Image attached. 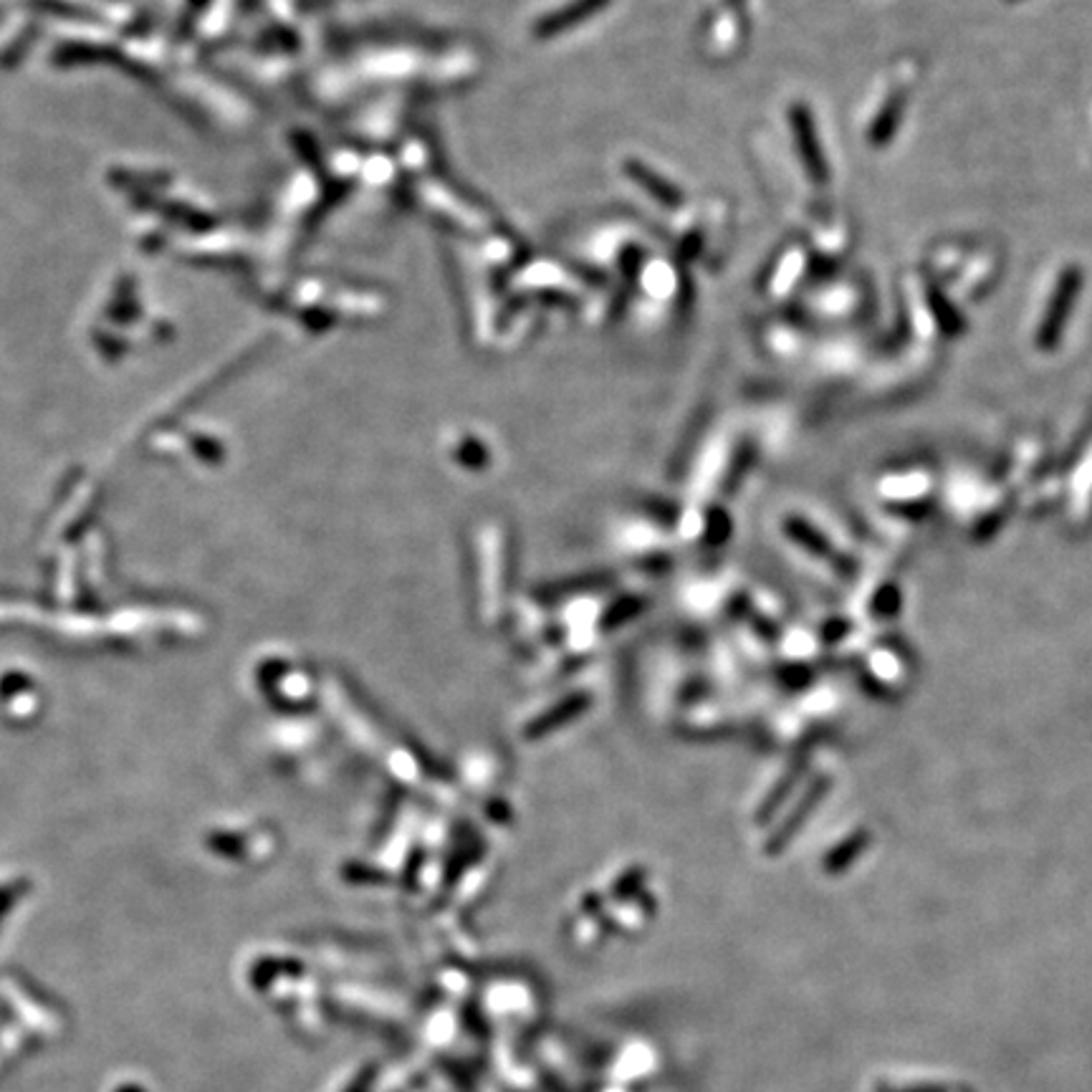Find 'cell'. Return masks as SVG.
<instances>
[{
  "instance_id": "6da1fadb",
  "label": "cell",
  "mask_w": 1092,
  "mask_h": 1092,
  "mask_svg": "<svg viewBox=\"0 0 1092 1092\" xmlns=\"http://www.w3.org/2000/svg\"><path fill=\"white\" fill-rule=\"evenodd\" d=\"M880 1092H949V1087L946 1085H907V1087H900V1090H885L882 1087Z\"/></svg>"
}]
</instances>
